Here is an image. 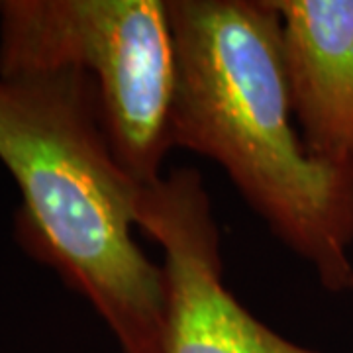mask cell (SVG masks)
<instances>
[{
  "instance_id": "cell-1",
  "label": "cell",
  "mask_w": 353,
  "mask_h": 353,
  "mask_svg": "<svg viewBox=\"0 0 353 353\" xmlns=\"http://www.w3.org/2000/svg\"><path fill=\"white\" fill-rule=\"evenodd\" d=\"M175 46L171 143L224 169L330 292L353 290V163L314 159L292 128L271 0H167Z\"/></svg>"
},
{
  "instance_id": "cell-2",
  "label": "cell",
  "mask_w": 353,
  "mask_h": 353,
  "mask_svg": "<svg viewBox=\"0 0 353 353\" xmlns=\"http://www.w3.org/2000/svg\"><path fill=\"white\" fill-rule=\"evenodd\" d=\"M0 161L16 236L101 314L124 353H165V273L132 236L143 185L114 155L94 81L75 67L0 77Z\"/></svg>"
},
{
  "instance_id": "cell-4",
  "label": "cell",
  "mask_w": 353,
  "mask_h": 353,
  "mask_svg": "<svg viewBox=\"0 0 353 353\" xmlns=\"http://www.w3.org/2000/svg\"><path fill=\"white\" fill-rule=\"evenodd\" d=\"M136 224L165 252V353H318L243 306L224 285L220 232L196 169L141 187Z\"/></svg>"
},
{
  "instance_id": "cell-3",
  "label": "cell",
  "mask_w": 353,
  "mask_h": 353,
  "mask_svg": "<svg viewBox=\"0 0 353 353\" xmlns=\"http://www.w3.org/2000/svg\"><path fill=\"white\" fill-rule=\"evenodd\" d=\"M75 67L94 81L114 155L139 185L171 143L175 46L167 0L0 2V77Z\"/></svg>"
},
{
  "instance_id": "cell-5",
  "label": "cell",
  "mask_w": 353,
  "mask_h": 353,
  "mask_svg": "<svg viewBox=\"0 0 353 353\" xmlns=\"http://www.w3.org/2000/svg\"><path fill=\"white\" fill-rule=\"evenodd\" d=\"M271 2L306 152L324 163H353V0Z\"/></svg>"
}]
</instances>
